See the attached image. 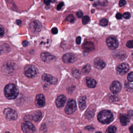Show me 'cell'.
<instances>
[{
	"label": "cell",
	"instance_id": "obj_46",
	"mask_svg": "<svg viewBox=\"0 0 133 133\" xmlns=\"http://www.w3.org/2000/svg\"><path fill=\"white\" fill-rule=\"evenodd\" d=\"M16 22H17V25H21V20H17Z\"/></svg>",
	"mask_w": 133,
	"mask_h": 133
},
{
	"label": "cell",
	"instance_id": "obj_23",
	"mask_svg": "<svg viewBox=\"0 0 133 133\" xmlns=\"http://www.w3.org/2000/svg\"><path fill=\"white\" fill-rule=\"evenodd\" d=\"M108 98L109 101L111 102H116L118 101V97L114 92L109 94V95H108Z\"/></svg>",
	"mask_w": 133,
	"mask_h": 133
},
{
	"label": "cell",
	"instance_id": "obj_45",
	"mask_svg": "<svg viewBox=\"0 0 133 133\" xmlns=\"http://www.w3.org/2000/svg\"><path fill=\"white\" fill-rule=\"evenodd\" d=\"M129 130L131 133H133V125L130 127Z\"/></svg>",
	"mask_w": 133,
	"mask_h": 133
},
{
	"label": "cell",
	"instance_id": "obj_47",
	"mask_svg": "<svg viewBox=\"0 0 133 133\" xmlns=\"http://www.w3.org/2000/svg\"><path fill=\"white\" fill-rule=\"evenodd\" d=\"M92 129H93V128L92 127H91V126H89V127H87L86 128V129L88 130H92Z\"/></svg>",
	"mask_w": 133,
	"mask_h": 133
},
{
	"label": "cell",
	"instance_id": "obj_34",
	"mask_svg": "<svg viewBox=\"0 0 133 133\" xmlns=\"http://www.w3.org/2000/svg\"><path fill=\"white\" fill-rule=\"evenodd\" d=\"M4 34V29L2 25H0V36H3Z\"/></svg>",
	"mask_w": 133,
	"mask_h": 133
},
{
	"label": "cell",
	"instance_id": "obj_17",
	"mask_svg": "<svg viewBox=\"0 0 133 133\" xmlns=\"http://www.w3.org/2000/svg\"><path fill=\"white\" fill-rule=\"evenodd\" d=\"M94 65L96 68L100 69L104 68L106 65L104 61L102 59L99 57L95 59Z\"/></svg>",
	"mask_w": 133,
	"mask_h": 133
},
{
	"label": "cell",
	"instance_id": "obj_38",
	"mask_svg": "<svg viewBox=\"0 0 133 133\" xmlns=\"http://www.w3.org/2000/svg\"><path fill=\"white\" fill-rule=\"evenodd\" d=\"M64 6V3L63 2H62L60 3H59L57 7H56V8L58 10H60L62 8V7H63V6Z\"/></svg>",
	"mask_w": 133,
	"mask_h": 133
},
{
	"label": "cell",
	"instance_id": "obj_19",
	"mask_svg": "<svg viewBox=\"0 0 133 133\" xmlns=\"http://www.w3.org/2000/svg\"><path fill=\"white\" fill-rule=\"evenodd\" d=\"M120 123L123 126H126L130 122V117L126 114H120L119 116Z\"/></svg>",
	"mask_w": 133,
	"mask_h": 133
},
{
	"label": "cell",
	"instance_id": "obj_15",
	"mask_svg": "<svg viewBox=\"0 0 133 133\" xmlns=\"http://www.w3.org/2000/svg\"><path fill=\"white\" fill-rule=\"evenodd\" d=\"M121 89V85L120 82L117 81H114L110 86L111 91L115 93L119 92Z\"/></svg>",
	"mask_w": 133,
	"mask_h": 133
},
{
	"label": "cell",
	"instance_id": "obj_48",
	"mask_svg": "<svg viewBox=\"0 0 133 133\" xmlns=\"http://www.w3.org/2000/svg\"><path fill=\"white\" fill-rule=\"evenodd\" d=\"M3 51V48H2V47L1 45H0V55H1L2 54Z\"/></svg>",
	"mask_w": 133,
	"mask_h": 133
},
{
	"label": "cell",
	"instance_id": "obj_8",
	"mask_svg": "<svg viewBox=\"0 0 133 133\" xmlns=\"http://www.w3.org/2000/svg\"><path fill=\"white\" fill-rule=\"evenodd\" d=\"M4 114L7 119L9 120H15L18 117V114L15 111L11 108L6 109L4 111Z\"/></svg>",
	"mask_w": 133,
	"mask_h": 133
},
{
	"label": "cell",
	"instance_id": "obj_4",
	"mask_svg": "<svg viewBox=\"0 0 133 133\" xmlns=\"http://www.w3.org/2000/svg\"><path fill=\"white\" fill-rule=\"evenodd\" d=\"M16 65L13 62H7L4 64L2 67V72L7 75H11L13 74L15 71Z\"/></svg>",
	"mask_w": 133,
	"mask_h": 133
},
{
	"label": "cell",
	"instance_id": "obj_35",
	"mask_svg": "<svg viewBox=\"0 0 133 133\" xmlns=\"http://www.w3.org/2000/svg\"><path fill=\"white\" fill-rule=\"evenodd\" d=\"M123 17L125 18V19H129L131 17L130 13H129L128 12H125L124 14H123Z\"/></svg>",
	"mask_w": 133,
	"mask_h": 133
},
{
	"label": "cell",
	"instance_id": "obj_11",
	"mask_svg": "<svg viewBox=\"0 0 133 133\" xmlns=\"http://www.w3.org/2000/svg\"><path fill=\"white\" fill-rule=\"evenodd\" d=\"M41 57L42 61L46 63H51V62L55 61L56 59V58L55 56L46 52L41 53Z\"/></svg>",
	"mask_w": 133,
	"mask_h": 133
},
{
	"label": "cell",
	"instance_id": "obj_37",
	"mask_svg": "<svg viewBox=\"0 0 133 133\" xmlns=\"http://www.w3.org/2000/svg\"><path fill=\"white\" fill-rule=\"evenodd\" d=\"M76 15L78 18L80 19L83 17V13L81 11L79 10L77 12Z\"/></svg>",
	"mask_w": 133,
	"mask_h": 133
},
{
	"label": "cell",
	"instance_id": "obj_41",
	"mask_svg": "<svg viewBox=\"0 0 133 133\" xmlns=\"http://www.w3.org/2000/svg\"><path fill=\"white\" fill-rule=\"evenodd\" d=\"M122 17H123L122 15H121V13H117L116 16V18L118 20H120L122 19Z\"/></svg>",
	"mask_w": 133,
	"mask_h": 133
},
{
	"label": "cell",
	"instance_id": "obj_29",
	"mask_svg": "<svg viewBox=\"0 0 133 133\" xmlns=\"http://www.w3.org/2000/svg\"><path fill=\"white\" fill-rule=\"evenodd\" d=\"M90 17H89V16L86 15V16H84L83 17L82 22L83 25H86V24L88 23V22L90 21Z\"/></svg>",
	"mask_w": 133,
	"mask_h": 133
},
{
	"label": "cell",
	"instance_id": "obj_14",
	"mask_svg": "<svg viewBox=\"0 0 133 133\" xmlns=\"http://www.w3.org/2000/svg\"><path fill=\"white\" fill-rule=\"evenodd\" d=\"M46 100L43 94H39L36 96L35 100V104L37 107L42 108L45 105Z\"/></svg>",
	"mask_w": 133,
	"mask_h": 133
},
{
	"label": "cell",
	"instance_id": "obj_26",
	"mask_svg": "<svg viewBox=\"0 0 133 133\" xmlns=\"http://www.w3.org/2000/svg\"><path fill=\"white\" fill-rule=\"evenodd\" d=\"M125 87L127 90L130 92L133 91V85L129 82H126Z\"/></svg>",
	"mask_w": 133,
	"mask_h": 133
},
{
	"label": "cell",
	"instance_id": "obj_5",
	"mask_svg": "<svg viewBox=\"0 0 133 133\" xmlns=\"http://www.w3.org/2000/svg\"><path fill=\"white\" fill-rule=\"evenodd\" d=\"M77 108L76 101L73 99L68 100L65 109V111L67 114H71L75 112Z\"/></svg>",
	"mask_w": 133,
	"mask_h": 133
},
{
	"label": "cell",
	"instance_id": "obj_13",
	"mask_svg": "<svg viewBox=\"0 0 133 133\" xmlns=\"http://www.w3.org/2000/svg\"><path fill=\"white\" fill-rule=\"evenodd\" d=\"M130 69L129 65L123 63L119 65L116 68L117 73L120 75H124L128 72Z\"/></svg>",
	"mask_w": 133,
	"mask_h": 133
},
{
	"label": "cell",
	"instance_id": "obj_20",
	"mask_svg": "<svg viewBox=\"0 0 133 133\" xmlns=\"http://www.w3.org/2000/svg\"><path fill=\"white\" fill-rule=\"evenodd\" d=\"M86 99L85 96H82L79 99V107L80 110H84L86 107Z\"/></svg>",
	"mask_w": 133,
	"mask_h": 133
},
{
	"label": "cell",
	"instance_id": "obj_1",
	"mask_svg": "<svg viewBox=\"0 0 133 133\" xmlns=\"http://www.w3.org/2000/svg\"><path fill=\"white\" fill-rule=\"evenodd\" d=\"M4 94L7 98L13 100L17 98L19 94L18 88L12 84H7L4 88Z\"/></svg>",
	"mask_w": 133,
	"mask_h": 133
},
{
	"label": "cell",
	"instance_id": "obj_43",
	"mask_svg": "<svg viewBox=\"0 0 133 133\" xmlns=\"http://www.w3.org/2000/svg\"><path fill=\"white\" fill-rule=\"evenodd\" d=\"M44 2L46 5H49L51 2V0H43Z\"/></svg>",
	"mask_w": 133,
	"mask_h": 133
},
{
	"label": "cell",
	"instance_id": "obj_32",
	"mask_svg": "<svg viewBox=\"0 0 133 133\" xmlns=\"http://www.w3.org/2000/svg\"><path fill=\"white\" fill-rule=\"evenodd\" d=\"M126 45L129 48H133V40L128 41L127 42Z\"/></svg>",
	"mask_w": 133,
	"mask_h": 133
},
{
	"label": "cell",
	"instance_id": "obj_21",
	"mask_svg": "<svg viewBox=\"0 0 133 133\" xmlns=\"http://www.w3.org/2000/svg\"><path fill=\"white\" fill-rule=\"evenodd\" d=\"M86 81L87 86L89 88H94L96 86L97 82L92 78L88 77L86 78Z\"/></svg>",
	"mask_w": 133,
	"mask_h": 133
},
{
	"label": "cell",
	"instance_id": "obj_27",
	"mask_svg": "<svg viewBox=\"0 0 133 133\" xmlns=\"http://www.w3.org/2000/svg\"><path fill=\"white\" fill-rule=\"evenodd\" d=\"M116 131V128L114 126H110L106 131V133H114Z\"/></svg>",
	"mask_w": 133,
	"mask_h": 133
},
{
	"label": "cell",
	"instance_id": "obj_30",
	"mask_svg": "<svg viewBox=\"0 0 133 133\" xmlns=\"http://www.w3.org/2000/svg\"><path fill=\"white\" fill-rule=\"evenodd\" d=\"M66 20L72 23H73L74 22L75 20V18L73 15H68V16L66 17Z\"/></svg>",
	"mask_w": 133,
	"mask_h": 133
},
{
	"label": "cell",
	"instance_id": "obj_6",
	"mask_svg": "<svg viewBox=\"0 0 133 133\" xmlns=\"http://www.w3.org/2000/svg\"><path fill=\"white\" fill-rule=\"evenodd\" d=\"M106 42L109 48L111 50L116 49L119 46L118 40L115 37H108L107 38Z\"/></svg>",
	"mask_w": 133,
	"mask_h": 133
},
{
	"label": "cell",
	"instance_id": "obj_9",
	"mask_svg": "<svg viewBox=\"0 0 133 133\" xmlns=\"http://www.w3.org/2000/svg\"><path fill=\"white\" fill-rule=\"evenodd\" d=\"M31 31L34 33H37L41 31L42 25L40 22L35 21L31 22L30 24Z\"/></svg>",
	"mask_w": 133,
	"mask_h": 133
},
{
	"label": "cell",
	"instance_id": "obj_50",
	"mask_svg": "<svg viewBox=\"0 0 133 133\" xmlns=\"http://www.w3.org/2000/svg\"><path fill=\"white\" fill-rule=\"evenodd\" d=\"M90 1H93V0H90Z\"/></svg>",
	"mask_w": 133,
	"mask_h": 133
},
{
	"label": "cell",
	"instance_id": "obj_44",
	"mask_svg": "<svg viewBox=\"0 0 133 133\" xmlns=\"http://www.w3.org/2000/svg\"><path fill=\"white\" fill-rule=\"evenodd\" d=\"M129 117H131V118L133 119V111H130L129 112Z\"/></svg>",
	"mask_w": 133,
	"mask_h": 133
},
{
	"label": "cell",
	"instance_id": "obj_31",
	"mask_svg": "<svg viewBox=\"0 0 133 133\" xmlns=\"http://www.w3.org/2000/svg\"><path fill=\"white\" fill-rule=\"evenodd\" d=\"M108 23V21L106 19H102L100 22V25L102 26H106L107 25Z\"/></svg>",
	"mask_w": 133,
	"mask_h": 133
},
{
	"label": "cell",
	"instance_id": "obj_42",
	"mask_svg": "<svg viewBox=\"0 0 133 133\" xmlns=\"http://www.w3.org/2000/svg\"><path fill=\"white\" fill-rule=\"evenodd\" d=\"M22 44L25 47L28 46L29 45V42L28 41H24L22 42Z\"/></svg>",
	"mask_w": 133,
	"mask_h": 133
},
{
	"label": "cell",
	"instance_id": "obj_28",
	"mask_svg": "<svg viewBox=\"0 0 133 133\" xmlns=\"http://www.w3.org/2000/svg\"><path fill=\"white\" fill-rule=\"evenodd\" d=\"M98 5L102 7H105L108 4V1L107 0H99L97 2Z\"/></svg>",
	"mask_w": 133,
	"mask_h": 133
},
{
	"label": "cell",
	"instance_id": "obj_24",
	"mask_svg": "<svg viewBox=\"0 0 133 133\" xmlns=\"http://www.w3.org/2000/svg\"><path fill=\"white\" fill-rule=\"evenodd\" d=\"M72 74H73V76L77 79L80 78L81 76V73L80 70L76 69H73L72 71Z\"/></svg>",
	"mask_w": 133,
	"mask_h": 133
},
{
	"label": "cell",
	"instance_id": "obj_22",
	"mask_svg": "<svg viewBox=\"0 0 133 133\" xmlns=\"http://www.w3.org/2000/svg\"><path fill=\"white\" fill-rule=\"evenodd\" d=\"M33 119L34 121L38 122L42 118V114L40 111L35 112L33 116Z\"/></svg>",
	"mask_w": 133,
	"mask_h": 133
},
{
	"label": "cell",
	"instance_id": "obj_40",
	"mask_svg": "<svg viewBox=\"0 0 133 133\" xmlns=\"http://www.w3.org/2000/svg\"><path fill=\"white\" fill-rule=\"evenodd\" d=\"M81 38L80 36H78L76 39V43L78 44H80L81 43Z\"/></svg>",
	"mask_w": 133,
	"mask_h": 133
},
{
	"label": "cell",
	"instance_id": "obj_12",
	"mask_svg": "<svg viewBox=\"0 0 133 133\" xmlns=\"http://www.w3.org/2000/svg\"><path fill=\"white\" fill-rule=\"evenodd\" d=\"M63 62L66 64L74 63L77 60L76 56L70 53H66L62 57Z\"/></svg>",
	"mask_w": 133,
	"mask_h": 133
},
{
	"label": "cell",
	"instance_id": "obj_49",
	"mask_svg": "<svg viewBox=\"0 0 133 133\" xmlns=\"http://www.w3.org/2000/svg\"><path fill=\"white\" fill-rule=\"evenodd\" d=\"M132 57H133V52L132 53Z\"/></svg>",
	"mask_w": 133,
	"mask_h": 133
},
{
	"label": "cell",
	"instance_id": "obj_36",
	"mask_svg": "<svg viewBox=\"0 0 133 133\" xmlns=\"http://www.w3.org/2000/svg\"><path fill=\"white\" fill-rule=\"evenodd\" d=\"M126 4V0H120L119 6L120 7H122L123 6H125Z\"/></svg>",
	"mask_w": 133,
	"mask_h": 133
},
{
	"label": "cell",
	"instance_id": "obj_2",
	"mask_svg": "<svg viewBox=\"0 0 133 133\" xmlns=\"http://www.w3.org/2000/svg\"><path fill=\"white\" fill-rule=\"evenodd\" d=\"M97 119L100 123L103 124H108L113 121L114 117L110 111L103 110L98 114Z\"/></svg>",
	"mask_w": 133,
	"mask_h": 133
},
{
	"label": "cell",
	"instance_id": "obj_18",
	"mask_svg": "<svg viewBox=\"0 0 133 133\" xmlns=\"http://www.w3.org/2000/svg\"><path fill=\"white\" fill-rule=\"evenodd\" d=\"M83 48L86 52H91L95 49L94 44L92 42H87L83 44Z\"/></svg>",
	"mask_w": 133,
	"mask_h": 133
},
{
	"label": "cell",
	"instance_id": "obj_39",
	"mask_svg": "<svg viewBox=\"0 0 133 133\" xmlns=\"http://www.w3.org/2000/svg\"><path fill=\"white\" fill-rule=\"evenodd\" d=\"M51 31L52 33L53 34H57L58 32V30L56 27H53L52 28Z\"/></svg>",
	"mask_w": 133,
	"mask_h": 133
},
{
	"label": "cell",
	"instance_id": "obj_7",
	"mask_svg": "<svg viewBox=\"0 0 133 133\" xmlns=\"http://www.w3.org/2000/svg\"><path fill=\"white\" fill-rule=\"evenodd\" d=\"M21 129L25 133H33L35 131V128L34 125L31 122L25 121L22 123Z\"/></svg>",
	"mask_w": 133,
	"mask_h": 133
},
{
	"label": "cell",
	"instance_id": "obj_10",
	"mask_svg": "<svg viewBox=\"0 0 133 133\" xmlns=\"http://www.w3.org/2000/svg\"><path fill=\"white\" fill-rule=\"evenodd\" d=\"M42 79L46 83L50 85H55L57 83V79L49 74H43L42 75Z\"/></svg>",
	"mask_w": 133,
	"mask_h": 133
},
{
	"label": "cell",
	"instance_id": "obj_3",
	"mask_svg": "<svg viewBox=\"0 0 133 133\" xmlns=\"http://www.w3.org/2000/svg\"><path fill=\"white\" fill-rule=\"evenodd\" d=\"M24 74L26 77L32 78L35 76L38 73V70L35 66L29 65L26 66L24 69Z\"/></svg>",
	"mask_w": 133,
	"mask_h": 133
},
{
	"label": "cell",
	"instance_id": "obj_25",
	"mask_svg": "<svg viewBox=\"0 0 133 133\" xmlns=\"http://www.w3.org/2000/svg\"><path fill=\"white\" fill-rule=\"evenodd\" d=\"M91 70V66L90 65H86L82 69L83 72L84 74H87L90 72Z\"/></svg>",
	"mask_w": 133,
	"mask_h": 133
},
{
	"label": "cell",
	"instance_id": "obj_33",
	"mask_svg": "<svg viewBox=\"0 0 133 133\" xmlns=\"http://www.w3.org/2000/svg\"><path fill=\"white\" fill-rule=\"evenodd\" d=\"M127 79L130 82H133V72H130L127 76Z\"/></svg>",
	"mask_w": 133,
	"mask_h": 133
},
{
	"label": "cell",
	"instance_id": "obj_16",
	"mask_svg": "<svg viewBox=\"0 0 133 133\" xmlns=\"http://www.w3.org/2000/svg\"><path fill=\"white\" fill-rule=\"evenodd\" d=\"M66 101V98L65 95H60L56 100V105L58 108H62L64 106Z\"/></svg>",
	"mask_w": 133,
	"mask_h": 133
}]
</instances>
